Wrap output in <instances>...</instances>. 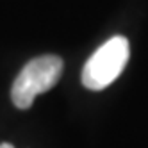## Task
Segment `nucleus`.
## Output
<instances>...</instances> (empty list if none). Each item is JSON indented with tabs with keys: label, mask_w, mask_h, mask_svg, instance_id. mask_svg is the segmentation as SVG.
I'll return each mask as SVG.
<instances>
[{
	"label": "nucleus",
	"mask_w": 148,
	"mask_h": 148,
	"mask_svg": "<svg viewBox=\"0 0 148 148\" xmlns=\"http://www.w3.org/2000/svg\"><path fill=\"white\" fill-rule=\"evenodd\" d=\"M61 73L62 59L59 56H39L29 61L13 82V103L18 109H29L38 95L56 86L61 79Z\"/></svg>",
	"instance_id": "f257e3e1"
},
{
	"label": "nucleus",
	"mask_w": 148,
	"mask_h": 148,
	"mask_svg": "<svg viewBox=\"0 0 148 148\" xmlns=\"http://www.w3.org/2000/svg\"><path fill=\"white\" fill-rule=\"evenodd\" d=\"M0 148H14V146L9 145V143H2V145H0Z\"/></svg>",
	"instance_id": "7ed1b4c3"
},
{
	"label": "nucleus",
	"mask_w": 148,
	"mask_h": 148,
	"mask_svg": "<svg viewBox=\"0 0 148 148\" xmlns=\"http://www.w3.org/2000/svg\"><path fill=\"white\" fill-rule=\"evenodd\" d=\"M130 56L129 39L114 36L88 59L82 68V84L91 91H100L112 84L123 71Z\"/></svg>",
	"instance_id": "f03ea898"
}]
</instances>
